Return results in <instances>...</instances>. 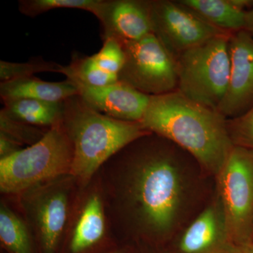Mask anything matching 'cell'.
Instances as JSON below:
<instances>
[{"mask_svg": "<svg viewBox=\"0 0 253 253\" xmlns=\"http://www.w3.org/2000/svg\"><path fill=\"white\" fill-rule=\"evenodd\" d=\"M67 196L62 191L50 193L41 201L38 210V220L43 249L54 253L66 224Z\"/></svg>", "mask_w": 253, "mask_h": 253, "instance_id": "14", "label": "cell"}, {"mask_svg": "<svg viewBox=\"0 0 253 253\" xmlns=\"http://www.w3.org/2000/svg\"><path fill=\"white\" fill-rule=\"evenodd\" d=\"M226 125L234 146L253 150V105L241 116L226 120Z\"/></svg>", "mask_w": 253, "mask_h": 253, "instance_id": "23", "label": "cell"}, {"mask_svg": "<svg viewBox=\"0 0 253 253\" xmlns=\"http://www.w3.org/2000/svg\"><path fill=\"white\" fill-rule=\"evenodd\" d=\"M150 13L153 34L175 59L204 42L229 34L214 27L178 1L150 0Z\"/></svg>", "mask_w": 253, "mask_h": 253, "instance_id": "8", "label": "cell"}, {"mask_svg": "<svg viewBox=\"0 0 253 253\" xmlns=\"http://www.w3.org/2000/svg\"><path fill=\"white\" fill-rule=\"evenodd\" d=\"M1 100L33 99L50 102H62L78 95L76 86L66 79L62 82H47L33 76L0 83Z\"/></svg>", "mask_w": 253, "mask_h": 253, "instance_id": "13", "label": "cell"}, {"mask_svg": "<svg viewBox=\"0 0 253 253\" xmlns=\"http://www.w3.org/2000/svg\"><path fill=\"white\" fill-rule=\"evenodd\" d=\"M93 57L101 69L118 76L126 61L123 46L114 38L104 40L102 47Z\"/></svg>", "mask_w": 253, "mask_h": 253, "instance_id": "22", "label": "cell"}, {"mask_svg": "<svg viewBox=\"0 0 253 253\" xmlns=\"http://www.w3.org/2000/svg\"><path fill=\"white\" fill-rule=\"evenodd\" d=\"M226 120L217 110L195 102L176 90L150 96L139 123L145 130L184 149L200 167L216 176L234 146Z\"/></svg>", "mask_w": 253, "mask_h": 253, "instance_id": "2", "label": "cell"}, {"mask_svg": "<svg viewBox=\"0 0 253 253\" xmlns=\"http://www.w3.org/2000/svg\"><path fill=\"white\" fill-rule=\"evenodd\" d=\"M63 66L44 59H32L26 63H11L0 61V79L1 83L30 77L35 73L41 72H56L61 73Z\"/></svg>", "mask_w": 253, "mask_h": 253, "instance_id": "21", "label": "cell"}, {"mask_svg": "<svg viewBox=\"0 0 253 253\" xmlns=\"http://www.w3.org/2000/svg\"><path fill=\"white\" fill-rule=\"evenodd\" d=\"M62 74L71 81L79 82L88 85H108L118 81L116 75L106 72L99 68L93 57L75 54L68 66H63Z\"/></svg>", "mask_w": 253, "mask_h": 253, "instance_id": "19", "label": "cell"}, {"mask_svg": "<svg viewBox=\"0 0 253 253\" xmlns=\"http://www.w3.org/2000/svg\"><path fill=\"white\" fill-rule=\"evenodd\" d=\"M99 21L103 41L134 42L153 33L149 0H108Z\"/></svg>", "mask_w": 253, "mask_h": 253, "instance_id": "12", "label": "cell"}, {"mask_svg": "<svg viewBox=\"0 0 253 253\" xmlns=\"http://www.w3.org/2000/svg\"><path fill=\"white\" fill-rule=\"evenodd\" d=\"M217 195L234 243H253V150L234 146L216 175Z\"/></svg>", "mask_w": 253, "mask_h": 253, "instance_id": "6", "label": "cell"}, {"mask_svg": "<svg viewBox=\"0 0 253 253\" xmlns=\"http://www.w3.org/2000/svg\"><path fill=\"white\" fill-rule=\"evenodd\" d=\"M212 26L233 33L246 28L247 12L236 7L231 0H179Z\"/></svg>", "mask_w": 253, "mask_h": 253, "instance_id": "15", "label": "cell"}, {"mask_svg": "<svg viewBox=\"0 0 253 253\" xmlns=\"http://www.w3.org/2000/svg\"><path fill=\"white\" fill-rule=\"evenodd\" d=\"M231 34L213 38L176 58L178 91L195 102L217 111L230 77Z\"/></svg>", "mask_w": 253, "mask_h": 253, "instance_id": "5", "label": "cell"}, {"mask_svg": "<svg viewBox=\"0 0 253 253\" xmlns=\"http://www.w3.org/2000/svg\"><path fill=\"white\" fill-rule=\"evenodd\" d=\"M149 134L141 137L129 193L143 227L166 241L176 235L189 209L194 189L189 172L196 161L162 136L154 134L148 141Z\"/></svg>", "mask_w": 253, "mask_h": 253, "instance_id": "1", "label": "cell"}, {"mask_svg": "<svg viewBox=\"0 0 253 253\" xmlns=\"http://www.w3.org/2000/svg\"><path fill=\"white\" fill-rule=\"evenodd\" d=\"M245 31L249 32L253 37V9L248 11L246 15V24Z\"/></svg>", "mask_w": 253, "mask_h": 253, "instance_id": "25", "label": "cell"}, {"mask_svg": "<svg viewBox=\"0 0 253 253\" xmlns=\"http://www.w3.org/2000/svg\"><path fill=\"white\" fill-rule=\"evenodd\" d=\"M0 239L13 253H31V245L26 226L5 206L0 209Z\"/></svg>", "mask_w": 253, "mask_h": 253, "instance_id": "20", "label": "cell"}, {"mask_svg": "<svg viewBox=\"0 0 253 253\" xmlns=\"http://www.w3.org/2000/svg\"><path fill=\"white\" fill-rule=\"evenodd\" d=\"M71 82L77 88L78 95L86 104L121 121L140 122L149 105L150 96L121 81L101 86Z\"/></svg>", "mask_w": 253, "mask_h": 253, "instance_id": "11", "label": "cell"}, {"mask_svg": "<svg viewBox=\"0 0 253 253\" xmlns=\"http://www.w3.org/2000/svg\"><path fill=\"white\" fill-rule=\"evenodd\" d=\"M17 142L11 139L9 136L1 134L0 136V155L1 158L7 157L14 154L19 149Z\"/></svg>", "mask_w": 253, "mask_h": 253, "instance_id": "24", "label": "cell"}, {"mask_svg": "<svg viewBox=\"0 0 253 253\" xmlns=\"http://www.w3.org/2000/svg\"><path fill=\"white\" fill-rule=\"evenodd\" d=\"M230 77L217 111L226 119L241 116L253 105V37L243 30L229 39Z\"/></svg>", "mask_w": 253, "mask_h": 253, "instance_id": "10", "label": "cell"}, {"mask_svg": "<svg viewBox=\"0 0 253 253\" xmlns=\"http://www.w3.org/2000/svg\"><path fill=\"white\" fill-rule=\"evenodd\" d=\"M237 253H253V243L244 246H239Z\"/></svg>", "mask_w": 253, "mask_h": 253, "instance_id": "26", "label": "cell"}, {"mask_svg": "<svg viewBox=\"0 0 253 253\" xmlns=\"http://www.w3.org/2000/svg\"><path fill=\"white\" fill-rule=\"evenodd\" d=\"M122 253L121 252H113V253Z\"/></svg>", "mask_w": 253, "mask_h": 253, "instance_id": "27", "label": "cell"}, {"mask_svg": "<svg viewBox=\"0 0 253 253\" xmlns=\"http://www.w3.org/2000/svg\"><path fill=\"white\" fill-rule=\"evenodd\" d=\"M217 195L179 234L172 253H237Z\"/></svg>", "mask_w": 253, "mask_h": 253, "instance_id": "9", "label": "cell"}, {"mask_svg": "<svg viewBox=\"0 0 253 253\" xmlns=\"http://www.w3.org/2000/svg\"><path fill=\"white\" fill-rule=\"evenodd\" d=\"M72 143L62 119L35 144L0 160L1 192L18 193L71 172Z\"/></svg>", "mask_w": 253, "mask_h": 253, "instance_id": "4", "label": "cell"}, {"mask_svg": "<svg viewBox=\"0 0 253 253\" xmlns=\"http://www.w3.org/2000/svg\"><path fill=\"white\" fill-rule=\"evenodd\" d=\"M105 219L102 204L94 195L88 200L75 228L71 243L73 253H81L96 244L104 236Z\"/></svg>", "mask_w": 253, "mask_h": 253, "instance_id": "17", "label": "cell"}, {"mask_svg": "<svg viewBox=\"0 0 253 253\" xmlns=\"http://www.w3.org/2000/svg\"><path fill=\"white\" fill-rule=\"evenodd\" d=\"M62 123L73 146L70 173L84 181L110 158L151 133L140 123L121 121L96 111L79 95L63 101Z\"/></svg>", "mask_w": 253, "mask_h": 253, "instance_id": "3", "label": "cell"}, {"mask_svg": "<svg viewBox=\"0 0 253 253\" xmlns=\"http://www.w3.org/2000/svg\"><path fill=\"white\" fill-rule=\"evenodd\" d=\"M2 111L13 119L37 126H51L62 119V102L33 99L4 100Z\"/></svg>", "mask_w": 253, "mask_h": 253, "instance_id": "16", "label": "cell"}, {"mask_svg": "<svg viewBox=\"0 0 253 253\" xmlns=\"http://www.w3.org/2000/svg\"><path fill=\"white\" fill-rule=\"evenodd\" d=\"M119 42L126 61L118 81L150 96L177 90L176 59L154 34L137 41Z\"/></svg>", "mask_w": 253, "mask_h": 253, "instance_id": "7", "label": "cell"}, {"mask_svg": "<svg viewBox=\"0 0 253 253\" xmlns=\"http://www.w3.org/2000/svg\"><path fill=\"white\" fill-rule=\"evenodd\" d=\"M108 0H21L18 9L29 17H36L51 10L76 9L89 11L100 20Z\"/></svg>", "mask_w": 253, "mask_h": 253, "instance_id": "18", "label": "cell"}]
</instances>
